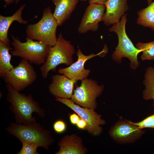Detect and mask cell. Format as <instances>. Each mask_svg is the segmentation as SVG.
I'll list each match as a JSON object with an SVG mask.
<instances>
[{
  "label": "cell",
  "mask_w": 154,
  "mask_h": 154,
  "mask_svg": "<svg viewBox=\"0 0 154 154\" xmlns=\"http://www.w3.org/2000/svg\"><path fill=\"white\" fill-rule=\"evenodd\" d=\"M7 90V100L10 104L9 108L14 114L16 122L19 124H28L36 121L33 113L40 117L45 116L44 110L33 98L31 94L21 93L11 85L6 84Z\"/></svg>",
  "instance_id": "cell-1"
},
{
  "label": "cell",
  "mask_w": 154,
  "mask_h": 154,
  "mask_svg": "<svg viewBox=\"0 0 154 154\" xmlns=\"http://www.w3.org/2000/svg\"><path fill=\"white\" fill-rule=\"evenodd\" d=\"M6 130L22 143L36 144L47 151L54 141L49 131L36 121L28 124L13 122Z\"/></svg>",
  "instance_id": "cell-2"
},
{
  "label": "cell",
  "mask_w": 154,
  "mask_h": 154,
  "mask_svg": "<svg viewBox=\"0 0 154 154\" xmlns=\"http://www.w3.org/2000/svg\"><path fill=\"white\" fill-rule=\"evenodd\" d=\"M127 16V14L125 13L119 22L113 24L109 29V32L115 33L118 38V44L112 55V58L119 63L121 62L122 58H127L130 61V68L135 70L139 65L137 55L141 51L135 47L126 34Z\"/></svg>",
  "instance_id": "cell-3"
},
{
  "label": "cell",
  "mask_w": 154,
  "mask_h": 154,
  "mask_svg": "<svg viewBox=\"0 0 154 154\" xmlns=\"http://www.w3.org/2000/svg\"><path fill=\"white\" fill-rule=\"evenodd\" d=\"M58 26L50 7H48L44 9L42 17L38 22L27 26V38L51 47L55 45L57 40L56 30Z\"/></svg>",
  "instance_id": "cell-4"
},
{
  "label": "cell",
  "mask_w": 154,
  "mask_h": 154,
  "mask_svg": "<svg viewBox=\"0 0 154 154\" xmlns=\"http://www.w3.org/2000/svg\"><path fill=\"white\" fill-rule=\"evenodd\" d=\"M75 49L70 41L65 39L60 33L55 45L50 47L46 60L40 69L42 77L46 78L49 72L54 71L61 64L69 66L73 63Z\"/></svg>",
  "instance_id": "cell-5"
},
{
  "label": "cell",
  "mask_w": 154,
  "mask_h": 154,
  "mask_svg": "<svg viewBox=\"0 0 154 154\" xmlns=\"http://www.w3.org/2000/svg\"><path fill=\"white\" fill-rule=\"evenodd\" d=\"M11 44L13 47L11 53L13 56L25 59L31 64H42L48 56L50 46L38 41L26 38V41L22 42L12 35Z\"/></svg>",
  "instance_id": "cell-6"
},
{
  "label": "cell",
  "mask_w": 154,
  "mask_h": 154,
  "mask_svg": "<svg viewBox=\"0 0 154 154\" xmlns=\"http://www.w3.org/2000/svg\"><path fill=\"white\" fill-rule=\"evenodd\" d=\"M104 89V86L98 85L96 81L86 78L81 80L80 86H76L70 99L82 107L95 110L97 106L96 98Z\"/></svg>",
  "instance_id": "cell-7"
},
{
  "label": "cell",
  "mask_w": 154,
  "mask_h": 154,
  "mask_svg": "<svg viewBox=\"0 0 154 154\" xmlns=\"http://www.w3.org/2000/svg\"><path fill=\"white\" fill-rule=\"evenodd\" d=\"M37 78V73L31 63L22 59L17 66L6 74L3 79L6 84L10 85L20 92L31 85Z\"/></svg>",
  "instance_id": "cell-8"
},
{
  "label": "cell",
  "mask_w": 154,
  "mask_h": 154,
  "mask_svg": "<svg viewBox=\"0 0 154 154\" xmlns=\"http://www.w3.org/2000/svg\"><path fill=\"white\" fill-rule=\"evenodd\" d=\"M55 100L65 105L75 112L87 123L86 129L92 136L97 137L100 135L103 131L101 125L106 123L105 121L102 119L101 115L96 112L94 109L82 107L77 105L70 99L55 97Z\"/></svg>",
  "instance_id": "cell-9"
},
{
  "label": "cell",
  "mask_w": 154,
  "mask_h": 154,
  "mask_svg": "<svg viewBox=\"0 0 154 154\" xmlns=\"http://www.w3.org/2000/svg\"><path fill=\"white\" fill-rule=\"evenodd\" d=\"M145 131L130 123L129 121L120 119L110 129V137L117 143L125 144L133 143L139 139Z\"/></svg>",
  "instance_id": "cell-10"
},
{
  "label": "cell",
  "mask_w": 154,
  "mask_h": 154,
  "mask_svg": "<svg viewBox=\"0 0 154 154\" xmlns=\"http://www.w3.org/2000/svg\"><path fill=\"white\" fill-rule=\"evenodd\" d=\"M106 9L104 5L90 4L86 9L78 28L79 33L97 31L99 23L103 21Z\"/></svg>",
  "instance_id": "cell-11"
},
{
  "label": "cell",
  "mask_w": 154,
  "mask_h": 154,
  "mask_svg": "<svg viewBox=\"0 0 154 154\" xmlns=\"http://www.w3.org/2000/svg\"><path fill=\"white\" fill-rule=\"evenodd\" d=\"M105 52L104 49L102 51L96 54L92 53L88 55L84 54L81 50L78 48L77 52V60L68 67L61 68L58 70L60 74L64 75L69 78L75 80H82L87 78L90 70L85 69L84 66L85 62L88 60L98 55H100Z\"/></svg>",
  "instance_id": "cell-12"
},
{
  "label": "cell",
  "mask_w": 154,
  "mask_h": 154,
  "mask_svg": "<svg viewBox=\"0 0 154 154\" xmlns=\"http://www.w3.org/2000/svg\"><path fill=\"white\" fill-rule=\"evenodd\" d=\"M77 81L63 74L54 75L48 86V91L55 97L70 99Z\"/></svg>",
  "instance_id": "cell-13"
},
{
  "label": "cell",
  "mask_w": 154,
  "mask_h": 154,
  "mask_svg": "<svg viewBox=\"0 0 154 154\" xmlns=\"http://www.w3.org/2000/svg\"><path fill=\"white\" fill-rule=\"evenodd\" d=\"M128 0H108L105 3L106 11L103 21L106 26L117 23L129 9Z\"/></svg>",
  "instance_id": "cell-14"
},
{
  "label": "cell",
  "mask_w": 154,
  "mask_h": 154,
  "mask_svg": "<svg viewBox=\"0 0 154 154\" xmlns=\"http://www.w3.org/2000/svg\"><path fill=\"white\" fill-rule=\"evenodd\" d=\"M58 145L59 150L55 154H85L88 151L81 138L75 134L64 136Z\"/></svg>",
  "instance_id": "cell-15"
},
{
  "label": "cell",
  "mask_w": 154,
  "mask_h": 154,
  "mask_svg": "<svg viewBox=\"0 0 154 154\" xmlns=\"http://www.w3.org/2000/svg\"><path fill=\"white\" fill-rule=\"evenodd\" d=\"M51 0L55 5L53 15L58 26H61L69 19L75 9L78 0Z\"/></svg>",
  "instance_id": "cell-16"
},
{
  "label": "cell",
  "mask_w": 154,
  "mask_h": 154,
  "mask_svg": "<svg viewBox=\"0 0 154 154\" xmlns=\"http://www.w3.org/2000/svg\"><path fill=\"white\" fill-rule=\"evenodd\" d=\"M26 5L25 4L21 5L11 16L0 15V41L10 43V41L8 36V31L10 26L14 21H16L23 24L27 23L28 21L23 20L22 16L23 11Z\"/></svg>",
  "instance_id": "cell-17"
},
{
  "label": "cell",
  "mask_w": 154,
  "mask_h": 154,
  "mask_svg": "<svg viewBox=\"0 0 154 154\" xmlns=\"http://www.w3.org/2000/svg\"><path fill=\"white\" fill-rule=\"evenodd\" d=\"M12 50L10 43L0 41V76L2 78L14 67L11 62L12 55L9 52Z\"/></svg>",
  "instance_id": "cell-18"
},
{
  "label": "cell",
  "mask_w": 154,
  "mask_h": 154,
  "mask_svg": "<svg viewBox=\"0 0 154 154\" xmlns=\"http://www.w3.org/2000/svg\"><path fill=\"white\" fill-rule=\"evenodd\" d=\"M137 23L143 27H148L154 31V1L137 13Z\"/></svg>",
  "instance_id": "cell-19"
},
{
  "label": "cell",
  "mask_w": 154,
  "mask_h": 154,
  "mask_svg": "<svg viewBox=\"0 0 154 154\" xmlns=\"http://www.w3.org/2000/svg\"><path fill=\"white\" fill-rule=\"evenodd\" d=\"M143 81L145 88L143 92V98L146 100L154 101V68L148 67L145 74Z\"/></svg>",
  "instance_id": "cell-20"
},
{
  "label": "cell",
  "mask_w": 154,
  "mask_h": 154,
  "mask_svg": "<svg viewBox=\"0 0 154 154\" xmlns=\"http://www.w3.org/2000/svg\"><path fill=\"white\" fill-rule=\"evenodd\" d=\"M136 46L142 52L141 57L142 60H154V41L145 43L139 42Z\"/></svg>",
  "instance_id": "cell-21"
},
{
  "label": "cell",
  "mask_w": 154,
  "mask_h": 154,
  "mask_svg": "<svg viewBox=\"0 0 154 154\" xmlns=\"http://www.w3.org/2000/svg\"><path fill=\"white\" fill-rule=\"evenodd\" d=\"M129 121L141 129L147 128H154V114L139 122H134L130 121Z\"/></svg>",
  "instance_id": "cell-22"
},
{
  "label": "cell",
  "mask_w": 154,
  "mask_h": 154,
  "mask_svg": "<svg viewBox=\"0 0 154 154\" xmlns=\"http://www.w3.org/2000/svg\"><path fill=\"white\" fill-rule=\"evenodd\" d=\"M22 147L20 151L17 154H38L37 148L39 146L36 144L23 143Z\"/></svg>",
  "instance_id": "cell-23"
},
{
  "label": "cell",
  "mask_w": 154,
  "mask_h": 154,
  "mask_svg": "<svg viewBox=\"0 0 154 154\" xmlns=\"http://www.w3.org/2000/svg\"><path fill=\"white\" fill-rule=\"evenodd\" d=\"M53 128L55 131L58 133L64 132L66 129V125L63 120L59 119L56 121L53 125Z\"/></svg>",
  "instance_id": "cell-24"
},
{
  "label": "cell",
  "mask_w": 154,
  "mask_h": 154,
  "mask_svg": "<svg viewBox=\"0 0 154 154\" xmlns=\"http://www.w3.org/2000/svg\"><path fill=\"white\" fill-rule=\"evenodd\" d=\"M70 121L73 125H76L80 117L76 113H72L69 115Z\"/></svg>",
  "instance_id": "cell-25"
},
{
  "label": "cell",
  "mask_w": 154,
  "mask_h": 154,
  "mask_svg": "<svg viewBox=\"0 0 154 154\" xmlns=\"http://www.w3.org/2000/svg\"><path fill=\"white\" fill-rule=\"evenodd\" d=\"M77 127L82 130H86L87 127V123L83 119L80 118L76 125Z\"/></svg>",
  "instance_id": "cell-26"
},
{
  "label": "cell",
  "mask_w": 154,
  "mask_h": 154,
  "mask_svg": "<svg viewBox=\"0 0 154 154\" xmlns=\"http://www.w3.org/2000/svg\"><path fill=\"white\" fill-rule=\"evenodd\" d=\"M108 0H88L89 4L104 5Z\"/></svg>",
  "instance_id": "cell-27"
},
{
  "label": "cell",
  "mask_w": 154,
  "mask_h": 154,
  "mask_svg": "<svg viewBox=\"0 0 154 154\" xmlns=\"http://www.w3.org/2000/svg\"><path fill=\"white\" fill-rule=\"evenodd\" d=\"M5 2V5H8L13 3L16 0H3Z\"/></svg>",
  "instance_id": "cell-28"
},
{
  "label": "cell",
  "mask_w": 154,
  "mask_h": 154,
  "mask_svg": "<svg viewBox=\"0 0 154 154\" xmlns=\"http://www.w3.org/2000/svg\"><path fill=\"white\" fill-rule=\"evenodd\" d=\"M147 1L148 5H150L153 2V0H147Z\"/></svg>",
  "instance_id": "cell-29"
},
{
  "label": "cell",
  "mask_w": 154,
  "mask_h": 154,
  "mask_svg": "<svg viewBox=\"0 0 154 154\" xmlns=\"http://www.w3.org/2000/svg\"><path fill=\"white\" fill-rule=\"evenodd\" d=\"M20 0H16L15 1V3L16 4H17L19 3V1Z\"/></svg>",
  "instance_id": "cell-30"
},
{
  "label": "cell",
  "mask_w": 154,
  "mask_h": 154,
  "mask_svg": "<svg viewBox=\"0 0 154 154\" xmlns=\"http://www.w3.org/2000/svg\"><path fill=\"white\" fill-rule=\"evenodd\" d=\"M81 1H86L87 0H80Z\"/></svg>",
  "instance_id": "cell-31"
},
{
  "label": "cell",
  "mask_w": 154,
  "mask_h": 154,
  "mask_svg": "<svg viewBox=\"0 0 154 154\" xmlns=\"http://www.w3.org/2000/svg\"><path fill=\"white\" fill-rule=\"evenodd\" d=\"M153 106H154V101H153Z\"/></svg>",
  "instance_id": "cell-32"
},
{
  "label": "cell",
  "mask_w": 154,
  "mask_h": 154,
  "mask_svg": "<svg viewBox=\"0 0 154 154\" xmlns=\"http://www.w3.org/2000/svg\"></svg>",
  "instance_id": "cell-33"
}]
</instances>
